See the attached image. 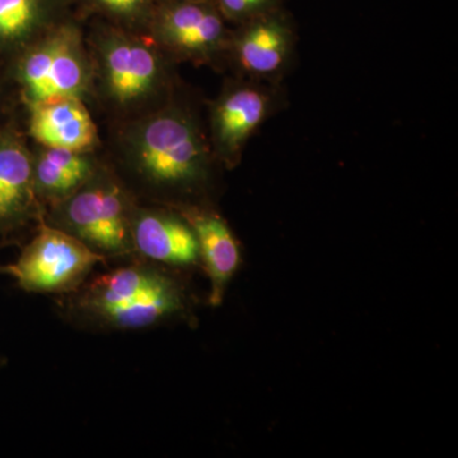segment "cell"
<instances>
[{
  "label": "cell",
  "instance_id": "obj_1",
  "mask_svg": "<svg viewBox=\"0 0 458 458\" xmlns=\"http://www.w3.org/2000/svg\"><path fill=\"white\" fill-rule=\"evenodd\" d=\"M170 267L132 258L92 274L72 293L55 297L66 324L92 333L144 330L171 321L186 310V297Z\"/></svg>",
  "mask_w": 458,
  "mask_h": 458
},
{
  "label": "cell",
  "instance_id": "obj_2",
  "mask_svg": "<svg viewBox=\"0 0 458 458\" xmlns=\"http://www.w3.org/2000/svg\"><path fill=\"white\" fill-rule=\"evenodd\" d=\"M134 203L108 174H93L71 197L51 207L49 225L80 240L108 261L135 258L131 237Z\"/></svg>",
  "mask_w": 458,
  "mask_h": 458
},
{
  "label": "cell",
  "instance_id": "obj_3",
  "mask_svg": "<svg viewBox=\"0 0 458 458\" xmlns=\"http://www.w3.org/2000/svg\"><path fill=\"white\" fill-rule=\"evenodd\" d=\"M132 165L152 190H179L204 179L207 153L186 117L165 114L141 126L132 148Z\"/></svg>",
  "mask_w": 458,
  "mask_h": 458
},
{
  "label": "cell",
  "instance_id": "obj_4",
  "mask_svg": "<svg viewBox=\"0 0 458 458\" xmlns=\"http://www.w3.org/2000/svg\"><path fill=\"white\" fill-rule=\"evenodd\" d=\"M99 264L106 260L98 252L72 234L40 221L17 260L5 265L4 274L27 293L59 297L80 288Z\"/></svg>",
  "mask_w": 458,
  "mask_h": 458
},
{
  "label": "cell",
  "instance_id": "obj_5",
  "mask_svg": "<svg viewBox=\"0 0 458 458\" xmlns=\"http://www.w3.org/2000/svg\"><path fill=\"white\" fill-rule=\"evenodd\" d=\"M14 78L29 105L80 98L89 72L77 33L63 29L30 47L17 60Z\"/></svg>",
  "mask_w": 458,
  "mask_h": 458
},
{
  "label": "cell",
  "instance_id": "obj_6",
  "mask_svg": "<svg viewBox=\"0 0 458 458\" xmlns=\"http://www.w3.org/2000/svg\"><path fill=\"white\" fill-rule=\"evenodd\" d=\"M131 237L135 258L170 267L199 262V245L191 225L174 214L138 207L131 213Z\"/></svg>",
  "mask_w": 458,
  "mask_h": 458
},
{
  "label": "cell",
  "instance_id": "obj_7",
  "mask_svg": "<svg viewBox=\"0 0 458 458\" xmlns=\"http://www.w3.org/2000/svg\"><path fill=\"white\" fill-rule=\"evenodd\" d=\"M40 201L33 182V157L18 132L0 129V237L41 219Z\"/></svg>",
  "mask_w": 458,
  "mask_h": 458
},
{
  "label": "cell",
  "instance_id": "obj_8",
  "mask_svg": "<svg viewBox=\"0 0 458 458\" xmlns=\"http://www.w3.org/2000/svg\"><path fill=\"white\" fill-rule=\"evenodd\" d=\"M29 131L42 146L74 152H86L98 140L95 123L80 98L30 105Z\"/></svg>",
  "mask_w": 458,
  "mask_h": 458
},
{
  "label": "cell",
  "instance_id": "obj_9",
  "mask_svg": "<svg viewBox=\"0 0 458 458\" xmlns=\"http://www.w3.org/2000/svg\"><path fill=\"white\" fill-rule=\"evenodd\" d=\"M104 57L107 89L117 101H137L155 89L159 62L148 45L131 38H114L108 41Z\"/></svg>",
  "mask_w": 458,
  "mask_h": 458
},
{
  "label": "cell",
  "instance_id": "obj_10",
  "mask_svg": "<svg viewBox=\"0 0 458 458\" xmlns=\"http://www.w3.org/2000/svg\"><path fill=\"white\" fill-rule=\"evenodd\" d=\"M185 219L197 236L199 261L203 262L212 283L209 303L219 306L229 280L240 265V247L231 229L216 214L192 210L185 213Z\"/></svg>",
  "mask_w": 458,
  "mask_h": 458
},
{
  "label": "cell",
  "instance_id": "obj_11",
  "mask_svg": "<svg viewBox=\"0 0 458 458\" xmlns=\"http://www.w3.org/2000/svg\"><path fill=\"white\" fill-rule=\"evenodd\" d=\"M218 7L207 0H183L165 9L161 20L165 40L186 53H208L222 41L225 27Z\"/></svg>",
  "mask_w": 458,
  "mask_h": 458
},
{
  "label": "cell",
  "instance_id": "obj_12",
  "mask_svg": "<svg viewBox=\"0 0 458 458\" xmlns=\"http://www.w3.org/2000/svg\"><path fill=\"white\" fill-rule=\"evenodd\" d=\"M92 162L82 152L47 148L33 158V182L38 201L54 207L81 188L95 174Z\"/></svg>",
  "mask_w": 458,
  "mask_h": 458
},
{
  "label": "cell",
  "instance_id": "obj_13",
  "mask_svg": "<svg viewBox=\"0 0 458 458\" xmlns=\"http://www.w3.org/2000/svg\"><path fill=\"white\" fill-rule=\"evenodd\" d=\"M291 31L280 12H270L247 21L238 44V55L247 71L271 74L278 71L288 54Z\"/></svg>",
  "mask_w": 458,
  "mask_h": 458
},
{
  "label": "cell",
  "instance_id": "obj_14",
  "mask_svg": "<svg viewBox=\"0 0 458 458\" xmlns=\"http://www.w3.org/2000/svg\"><path fill=\"white\" fill-rule=\"evenodd\" d=\"M267 101L259 90L240 89L223 98L216 111V137L225 153H236L267 114Z\"/></svg>",
  "mask_w": 458,
  "mask_h": 458
},
{
  "label": "cell",
  "instance_id": "obj_15",
  "mask_svg": "<svg viewBox=\"0 0 458 458\" xmlns=\"http://www.w3.org/2000/svg\"><path fill=\"white\" fill-rule=\"evenodd\" d=\"M38 18V0H0V54L22 45Z\"/></svg>",
  "mask_w": 458,
  "mask_h": 458
},
{
  "label": "cell",
  "instance_id": "obj_16",
  "mask_svg": "<svg viewBox=\"0 0 458 458\" xmlns=\"http://www.w3.org/2000/svg\"><path fill=\"white\" fill-rule=\"evenodd\" d=\"M279 5L280 0H216V7L223 16L243 22L279 11Z\"/></svg>",
  "mask_w": 458,
  "mask_h": 458
},
{
  "label": "cell",
  "instance_id": "obj_17",
  "mask_svg": "<svg viewBox=\"0 0 458 458\" xmlns=\"http://www.w3.org/2000/svg\"><path fill=\"white\" fill-rule=\"evenodd\" d=\"M98 2L113 13L129 16L143 5L144 0H98Z\"/></svg>",
  "mask_w": 458,
  "mask_h": 458
},
{
  "label": "cell",
  "instance_id": "obj_18",
  "mask_svg": "<svg viewBox=\"0 0 458 458\" xmlns=\"http://www.w3.org/2000/svg\"><path fill=\"white\" fill-rule=\"evenodd\" d=\"M3 106V82L2 80H0V111H2ZM3 128V126H2ZM0 128V129H2Z\"/></svg>",
  "mask_w": 458,
  "mask_h": 458
},
{
  "label": "cell",
  "instance_id": "obj_19",
  "mask_svg": "<svg viewBox=\"0 0 458 458\" xmlns=\"http://www.w3.org/2000/svg\"><path fill=\"white\" fill-rule=\"evenodd\" d=\"M4 267L5 265L0 264V274H4Z\"/></svg>",
  "mask_w": 458,
  "mask_h": 458
}]
</instances>
